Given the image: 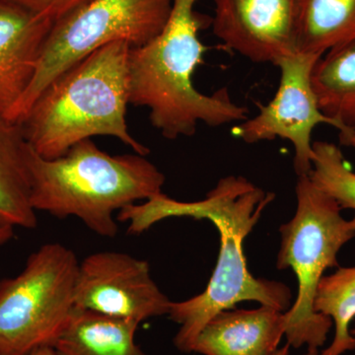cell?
I'll use <instances>...</instances> for the list:
<instances>
[{"instance_id":"obj_1","label":"cell","mask_w":355,"mask_h":355,"mask_svg":"<svg viewBox=\"0 0 355 355\" xmlns=\"http://www.w3.org/2000/svg\"><path fill=\"white\" fill-rule=\"evenodd\" d=\"M275 195L266 193L242 176L223 178L202 200L179 202L161 195L142 205H132L116 219L128 222V232L139 235L171 217L207 219L216 225L220 251L207 288L195 297L171 302L169 316L180 324L174 345L180 352H193L200 331L216 314L243 301H256L279 311L289 310L291 291L286 284L257 279L248 270L244 241L260 220Z\"/></svg>"},{"instance_id":"obj_2","label":"cell","mask_w":355,"mask_h":355,"mask_svg":"<svg viewBox=\"0 0 355 355\" xmlns=\"http://www.w3.org/2000/svg\"><path fill=\"white\" fill-rule=\"evenodd\" d=\"M198 0H172L169 18L153 41L132 49L130 104L146 107L151 123L168 139L191 137L198 123L217 128L248 119L246 107L233 101L227 88L203 94L193 83L205 46L198 33L205 20Z\"/></svg>"},{"instance_id":"obj_3","label":"cell","mask_w":355,"mask_h":355,"mask_svg":"<svg viewBox=\"0 0 355 355\" xmlns=\"http://www.w3.org/2000/svg\"><path fill=\"white\" fill-rule=\"evenodd\" d=\"M127 42L98 49L51 81L19 121L29 146L46 159L64 155L93 137L120 139L135 153L150 150L128 130L130 55Z\"/></svg>"},{"instance_id":"obj_4","label":"cell","mask_w":355,"mask_h":355,"mask_svg":"<svg viewBox=\"0 0 355 355\" xmlns=\"http://www.w3.org/2000/svg\"><path fill=\"white\" fill-rule=\"evenodd\" d=\"M28 162L36 211L76 217L105 238L118 234L116 211L157 197L165 184L164 174L146 156L111 155L91 139L55 159L42 157L30 146Z\"/></svg>"},{"instance_id":"obj_5","label":"cell","mask_w":355,"mask_h":355,"mask_svg":"<svg viewBox=\"0 0 355 355\" xmlns=\"http://www.w3.org/2000/svg\"><path fill=\"white\" fill-rule=\"evenodd\" d=\"M296 198L295 214L279 229L277 268H291L298 282L297 297L286 312L284 336L294 349L307 345L308 349H319L328 338L333 321L314 310L318 284L328 268L338 266V254L355 237V225L343 218L336 200L309 176L298 177Z\"/></svg>"},{"instance_id":"obj_6","label":"cell","mask_w":355,"mask_h":355,"mask_svg":"<svg viewBox=\"0 0 355 355\" xmlns=\"http://www.w3.org/2000/svg\"><path fill=\"white\" fill-rule=\"evenodd\" d=\"M172 0H92L51 28L29 88L7 118L19 121L44 88L91 53L127 42L153 41L169 18Z\"/></svg>"},{"instance_id":"obj_7","label":"cell","mask_w":355,"mask_h":355,"mask_svg":"<svg viewBox=\"0 0 355 355\" xmlns=\"http://www.w3.org/2000/svg\"><path fill=\"white\" fill-rule=\"evenodd\" d=\"M79 261L49 243L30 254L24 270L0 282V355H30L53 347L74 307Z\"/></svg>"},{"instance_id":"obj_8","label":"cell","mask_w":355,"mask_h":355,"mask_svg":"<svg viewBox=\"0 0 355 355\" xmlns=\"http://www.w3.org/2000/svg\"><path fill=\"white\" fill-rule=\"evenodd\" d=\"M321 57L295 53L277 64L280 83L275 97L254 118L241 121L233 135L246 144L288 140L293 146L294 169L297 176H308L312 170V132L321 123L340 130L338 123L320 110L311 74Z\"/></svg>"},{"instance_id":"obj_9","label":"cell","mask_w":355,"mask_h":355,"mask_svg":"<svg viewBox=\"0 0 355 355\" xmlns=\"http://www.w3.org/2000/svg\"><path fill=\"white\" fill-rule=\"evenodd\" d=\"M171 302L154 282L146 261L106 251L79 263L76 308L141 323L169 314Z\"/></svg>"},{"instance_id":"obj_10","label":"cell","mask_w":355,"mask_h":355,"mask_svg":"<svg viewBox=\"0 0 355 355\" xmlns=\"http://www.w3.org/2000/svg\"><path fill=\"white\" fill-rule=\"evenodd\" d=\"M214 35L256 64L296 53V0H214Z\"/></svg>"},{"instance_id":"obj_11","label":"cell","mask_w":355,"mask_h":355,"mask_svg":"<svg viewBox=\"0 0 355 355\" xmlns=\"http://www.w3.org/2000/svg\"><path fill=\"white\" fill-rule=\"evenodd\" d=\"M53 23L0 0V114L8 116L27 92Z\"/></svg>"},{"instance_id":"obj_12","label":"cell","mask_w":355,"mask_h":355,"mask_svg":"<svg viewBox=\"0 0 355 355\" xmlns=\"http://www.w3.org/2000/svg\"><path fill=\"white\" fill-rule=\"evenodd\" d=\"M286 312L261 305L224 310L205 324L193 352L202 355H273L286 335Z\"/></svg>"},{"instance_id":"obj_13","label":"cell","mask_w":355,"mask_h":355,"mask_svg":"<svg viewBox=\"0 0 355 355\" xmlns=\"http://www.w3.org/2000/svg\"><path fill=\"white\" fill-rule=\"evenodd\" d=\"M29 144L22 125L0 114V224L36 228V210L31 202Z\"/></svg>"},{"instance_id":"obj_14","label":"cell","mask_w":355,"mask_h":355,"mask_svg":"<svg viewBox=\"0 0 355 355\" xmlns=\"http://www.w3.org/2000/svg\"><path fill=\"white\" fill-rule=\"evenodd\" d=\"M139 324L74 307L53 349L58 355H146L135 343Z\"/></svg>"},{"instance_id":"obj_15","label":"cell","mask_w":355,"mask_h":355,"mask_svg":"<svg viewBox=\"0 0 355 355\" xmlns=\"http://www.w3.org/2000/svg\"><path fill=\"white\" fill-rule=\"evenodd\" d=\"M320 110L340 130L355 128V38L318 60L311 74Z\"/></svg>"},{"instance_id":"obj_16","label":"cell","mask_w":355,"mask_h":355,"mask_svg":"<svg viewBox=\"0 0 355 355\" xmlns=\"http://www.w3.org/2000/svg\"><path fill=\"white\" fill-rule=\"evenodd\" d=\"M355 38V0H296V53L322 57Z\"/></svg>"},{"instance_id":"obj_17","label":"cell","mask_w":355,"mask_h":355,"mask_svg":"<svg viewBox=\"0 0 355 355\" xmlns=\"http://www.w3.org/2000/svg\"><path fill=\"white\" fill-rule=\"evenodd\" d=\"M314 310L331 318L335 324V338L321 355H342L355 349V336L349 330L355 318V266L340 268L318 284Z\"/></svg>"},{"instance_id":"obj_18","label":"cell","mask_w":355,"mask_h":355,"mask_svg":"<svg viewBox=\"0 0 355 355\" xmlns=\"http://www.w3.org/2000/svg\"><path fill=\"white\" fill-rule=\"evenodd\" d=\"M308 176L340 209L355 211V173L345 162L340 147L328 141L313 142L312 170ZM352 220L355 225V216Z\"/></svg>"},{"instance_id":"obj_19","label":"cell","mask_w":355,"mask_h":355,"mask_svg":"<svg viewBox=\"0 0 355 355\" xmlns=\"http://www.w3.org/2000/svg\"><path fill=\"white\" fill-rule=\"evenodd\" d=\"M40 17L55 22L67 17L92 0H8Z\"/></svg>"},{"instance_id":"obj_20","label":"cell","mask_w":355,"mask_h":355,"mask_svg":"<svg viewBox=\"0 0 355 355\" xmlns=\"http://www.w3.org/2000/svg\"><path fill=\"white\" fill-rule=\"evenodd\" d=\"M338 132L340 144L355 149V128H345Z\"/></svg>"},{"instance_id":"obj_21","label":"cell","mask_w":355,"mask_h":355,"mask_svg":"<svg viewBox=\"0 0 355 355\" xmlns=\"http://www.w3.org/2000/svg\"><path fill=\"white\" fill-rule=\"evenodd\" d=\"M14 227L0 224V247L6 245L14 237Z\"/></svg>"},{"instance_id":"obj_22","label":"cell","mask_w":355,"mask_h":355,"mask_svg":"<svg viewBox=\"0 0 355 355\" xmlns=\"http://www.w3.org/2000/svg\"><path fill=\"white\" fill-rule=\"evenodd\" d=\"M30 355H58L55 350L51 347H42V349H39L35 350L34 352H32Z\"/></svg>"},{"instance_id":"obj_23","label":"cell","mask_w":355,"mask_h":355,"mask_svg":"<svg viewBox=\"0 0 355 355\" xmlns=\"http://www.w3.org/2000/svg\"><path fill=\"white\" fill-rule=\"evenodd\" d=\"M289 347H291V345H289L288 343H286L284 347L277 349V352L273 355H289Z\"/></svg>"},{"instance_id":"obj_24","label":"cell","mask_w":355,"mask_h":355,"mask_svg":"<svg viewBox=\"0 0 355 355\" xmlns=\"http://www.w3.org/2000/svg\"><path fill=\"white\" fill-rule=\"evenodd\" d=\"M304 355H321V352H319V349H308Z\"/></svg>"},{"instance_id":"obj_25","label":"cell","mask_w":355,"mask_h":355,"mask_svg":"<svg viewBox=\"0 0 355 355\" xmlns=\"http://www.w3.org/2000/svg\"><path fill=\"white\" fill-rule=\"evenodd\" d=\"M350 333H352V336H355V324H354V329H352V331H350Z\"/></svg>"}]
</instances>
